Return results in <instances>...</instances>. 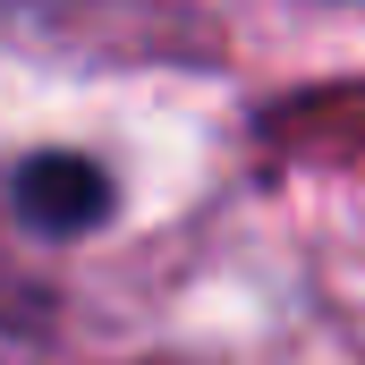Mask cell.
Segmentation results:
<instances>
[{"label": "cell", "mask_w": 365, "mask_h": 365, "mask_svg": "<svg viewBox=\"0 0 365 365\" xmlns=\"http://www.w3.org/2000/svg\"><path fill=\"white\" fill-rule=\"evenodd\" d=\"M17 212L43 238H77V230H93L110 212V179L93 162H77V153H43V162L17 170Z\"/></svg>", "instance_id": "cell-1"}]
</instances>
